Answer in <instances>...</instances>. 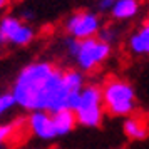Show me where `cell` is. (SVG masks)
Listing matches in <instances>:
<instances>
[{"instance_id": "obj_4", "label": "cell", "mask_w": 149, "mask_h": 149, "mask_svg": "<svg viewBox=\"0 0 149 149\" xmlns=\"http://www.w3.org/2000/svg\"><path fill=\"white\" fill-rule=\"evenodd\" d=\"M72 112L77 124L84 127H99L104 119V104H102L101 87L94 84H86L77 97Z\"/></svg>"}, {"instance_id": "obj_9", "label": "cell", "mask_w": 149, "mask_h": 149, "mask_svg": "<svg viewBox=\"0 0 149 149\" xmlns=\"http://www.w3.org/2000/svg\"><path fill=\"white\" fill-rule=\"evenodd\" d=\"M122 132L131 141H144L149 134V124L142 116L131 114L124 119Z\"/></svg>"}, {"instance_id": "obj_3", "label": "cell", "mask_w": 149, "mask_h": 149, "mask_svg": "<svg viewBox=\"0 0 149 149\" xmlns=\"http://www.w3.org/2000/svg\"><path fill=\"white\" fill-rule=\"evenodd\" d=\"M99 87H101L104 111L107 114L114 117H127L134 114L137 107L136 91L127 81L119 77H109Z\"/></svg>"}, {"instance_id": "obj_15", "label": "cell", "mask_w": 149, "mask_h": 149, "mask_svg": "<svg viewBox=\"0 0 149 149\" xmlns=\"http://www.w3.org/2000/svg\"><path fill=\"white\" fill-rule=\"evenodd\" d=\"M116 0H97V10L99 12H109Z\"/></svg>"}, {"instance_id": "obj_13", "label": "cell", "mask_w": 149, "mask_h": 149, "mask_svg": "<svg viewBox=\"0 0 149 149\" xmlns=\"http://www.w3.org/2000/svg\"><path fill=\"white\" fill-rule=\"evenodd\" d=\"M117 35H119V30L112 25H107V27H101L99 32H97V39H101L102 42H106L109 45H112L116 40H117Z\"/></svg>"}, {"instance_id": "obj_1", "label": "cell", "mask_w": 149, "mask_h": 149, "mask_svg": "<svg viewBox=\"0 0 149 149\" xmlns=\"http://www.w3.org/2000/svg\"><path fill=\"white\" fill-rule=\"evenodd\" d=\"M84 86L86 79L81 70H62L52 62L35 61L19 72L10 94L15 106L24 111L57 112L72 111Z\"/></svg>"}, {"instance_id": "obj_7", "label": "cell", "mask_w": 149, "mask_h": 149, "mask_svg": "<svg viewBox=\"0 0 149 149\" xmlns=\"http://www.w3.org/2000/svg\"><path fill=\"white\" fill-rule=\"evenodd\" d=\"M27 127L34 136L40 137V139H45V141L57 137L55 129H54V121H52V114L45 112V111L32 112L27 121Z\"/></svg>"}, {"instance_id": "obj_12", "label": "cell", "mask_w": 149, "mask_h": 149, "mask_svg": "<svg viewBox=\"0 0 149 149\" xmlns=\"http://www.w3.org/2000/svg\"><path fill=\"white\" fill-rule=\"evenodd\" d=\"M19 124L20 121L17 122H8V124H0V149H5L7 144L12 141L14 134L19 131Z\"/></svg>"}, {"instance_id": "obj_6", "label": "cell", "mask_w": 149, "mask_h": 149, "mask_svg": "<svg viewBox=\"0 0 149 149\" xmlns=\"http://www.w3.org/2000/svg\"><path fill=\"white\" fill-rule=\"evenodd\" d=\"M34 30L29 25H24L20 19H17L14 15L3 17L0 20V44L7 42L14 45H29L34 40Z\"/></svg>"}, {"instance_id": "obj_16", "label": "cell", "mask_w": 149, "mask_h": 149, "mask_svg": "<svg viewBox=\"0 0 149 149\" xmlns=\"http://www.w3.org/2000/svg\"><path fill=\"white\" fill-rule=\"evenodd\" d=\"M8 5V0H0V10H2V8H5Z\"/></svg>"}, {"instance_id": "obj_11", "label": "cell", "mask_w": 149, "mask_h": 149, "mask_svg": "<svg viewBox=\"0 0 149 149\" xmlns=\"http://www.w3.org/2000/svg\"><path fill=\"white\" fill-rule=\"evenodd\" d=\"M139 12V0H116L109 10L114 20H129Z\"/></svg>"}, {"instance_id": "obj_14", "label": "cell", "mask_w": 149, "mask_h": 149, "mask_svg": "<svg viewBox=\"0 0 149 149\" xmlns=\"http://www.w3.org/2000/svg\"><path fill=\"white\" fill-rule=\"evenodd\" d=\"M15 107V101L14 97H12V94L10 92H7V94H0V117L3 114H7L10 109Z\"/></svg>"}, {"instance_id": "obj_5", "label": "cell", "mask_w": 149, "mask_h": 149, "mask_svg": "<svg viewBox=\"0 0 149 149\" xmlns=\"http://www.w3.org/2000/svg\"><path fill=\"white\" fill-rule=\"evenodd\" d=\"M101 27L102 24L99 15L91 10L75 12L65 20V32L69 34V37H74L77 40L95 37Z\"/></svg>"}, {"instance_id": "obj_10", "label": "cell", "mask_w": 149, "mask_h": 149, "mask_svg": "<svg viewBox=\"0 0 149 149\" xmlns=\"http://www.w3.org/2000/svg\"><path fill=\"white\" fill-rule=\"evenodd\" d=\"M52 114V121H54V129L57 137L61 136H67L69 132H72L74 127L77 126L75 116L70 109H62L57 112H50Z\"/></svg>"}, {"instance_id": "obj_2", "label": "cell", "mask_w": 149, "mask_h": 149, "mask_svg": "<svg viewBox=\"0 0 149 149\" xmlns=\"http://www.w3.org/2000/svg\"><path fill=\"white\" fill-rule=\"evenodd\" d=\"M64 45H65L67 54L75 61L81 72H94L95 69L101 67L107 61L112 52V45L102 42L97 37H91L84 40L67 37Z\"/></svg>"}, {"instance_id": "obj_8", "label": "cell", "mask_w": 149, "mask_h": 149, "mask_svg": "<svg viewBox=\"0 0 149 149\" xmlns=\"http://www.w3.org/2000/svg\"><path fill=\"white\" fill-rule=\"evenodd\" d=\"M127 50L136 57L149 55V19L142 20L141 25L129 35Z\"/></svg>"}]
</instances>
